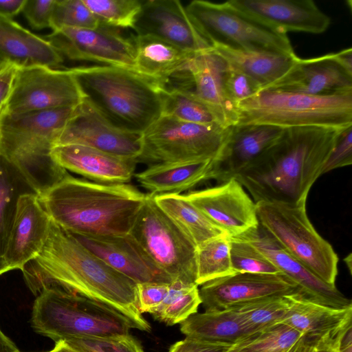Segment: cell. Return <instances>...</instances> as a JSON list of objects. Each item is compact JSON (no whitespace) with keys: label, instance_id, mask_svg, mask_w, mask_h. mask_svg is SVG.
Wrapping results in <instances>:
<instances>
[{"label":"cell","instance_id":"obj_1","mask_svg":"<svg viewBox=\"0 0 352 352\" xmlns=\"http://www.w3.org/2000/svg\"><path fill=\"white\" fill-rule=\"evenodd\" d=\"M21 271L35 296L43 289H54L87 297L120 311L139 330L151 331L139 311L137 283L113 269L52 220L41 252Z\"/></svg>","mask_w":352,"mask_h":352},{"label":"cell","instance_id":"obj_2","mask_svg":"<svg viewBox=\"0 0 352 352\" xmlns=\"http://www.w3.org/2000/svg\"><path fill=\"white\" fill-rule=\"evenodd\" d=\"M341 131L321 127L285 129L271 146L234 178L255 203L306 201Z\"/></svg>","mask_w":352,"mask_h":352},{"label":"cell","instance_id":"obj_3","mask_svg":"<svg viewBox=\"0 0 352 352\" xmlns=\"http://www.w3.org/2000/svg\"><path fill=\"white\" fill-rule=\"evenodd\" d=\"M50 219L75 235L130 232L146 194L129 184H107L67 173L38 195Z\"/></svg>","mask_w":352,"mask_h":352},{"label":"cell","instance_id":"obj_4","mask_svg":"<svg viewBox=\"0 0 352 352\" xmlns=\"http://www.w3.org/2000/svg\"><path fill=\"white\" fill-rule=\"evenodd\" d=\"M69 69L84 99L118 129L143 133L162 116L160 87L137 72L108 65Z\"/></svg>","mask_w":352,"mask_h":352},{"label":"cell","instance_id":"obj_5","mask_svg":"<svg viewBox=\"0 0 352 352\" xmlns=\"http://www.w3.org/2000/svg\"><path fill=\"white\" fill-rule=\"evenodd\" d=\"M76 107L0 113V152L16 166L38 195L68 173L54 162L50 152Z\"/></svg>","mask_w":352,"mask_h":352},{"label":"cell","instance_id":"obj_6","mask_svg":"<svg viewBox=\"0 0 352 352\" xmlns=\"http://www.w3.org/2000/svg\"><path fill=\"white\" fill-rule=\"evenodd\" d=\"M236 112V125L342 130L352 126V92L316 96L265 89L237 104Z\"/></svg>","mask_w":352,"mask_h":352},{"label":"cell","instance_id":"obj_7","mask_svg":"<svg viewBox=\"0 0 352 352\" xmlns=\"http://www.w3.org/2000/svg\"><path fill=\"white\" fill-rule=\"evenodd\" d=\"M34 331L55 342L70 338L112 337L129 334L138 325L116 309L95 300L64 291L45 289L34 301Z\"/></svg>","mask_w":352,"mask_h":352},{"label":"cell","instance_id":"obj_8","mask_svg":"<svg viewBox=\"0 0 352 352\" xmlns=\"http://www.w3.org/2000/svg\"><path fill=\"white\" fill-rule=\"evenodd\" d=\"M259 225L292 256L325 283L336 286L338 257L311 223L306 201L256 203Z\"/></svg>","mask_w":352,"mask_h":352},{"label":"cell","instance_id":"obj_9","mask_svg":"<svg viewBox=\"0 0 352 352\" xmlns=\"http://www.w3.org/2000/svg\"><path fill=\"white\" fill-rule=\"evenodd\" d=\"M232 128L186 122L162 115L143 132L142 149L137 163L153 165L215 160Z\"/></svg>","mask_w":352,"mask_h":352},{"label":"cell","instance_id":"obj_10","mask_svg":"<svg viewBox=\"0 0 352 352\" xmlns=\"http://www.w3.org/2000/svg\"><path fill=\"white\" fill-rule=\"evenodd\" d=\"M129 234L173 282L196 284L197 246L159 208L153 195L146 193Z\"/></svg>","mask_w":352,"mask_h":352},{"label":"cell","instance_id":"obj_11","mask_svg":"<svg viewBox=\"0 0 352 352\" xmlns=\"http://www.w3.org/2000/svg\"><path fill=\"white\" fill-rule=\"evenodd\" d=\"M185 8L196 30L210 46L219 45L239 50L296 54L286 34L251 20L226 2L194 0Z\"/></svg>","mask_w":352,"mask_h":352},{"label":"cell","instance_id":"obj_12","mask_svg":"<svg viewBox=\"0 0 352 352\" xmlns=\"http://www.w3.org/2000/svg\"><path fill=\"white\" fill-rule=\"evenodd\" d=\"M83 100L69 68H19L11 96L2 111L21 113L76 107Z\"/></svg>","mask_w":352,"mask_h":352},{"label":"cell","instance_id":"obj_13","mask_svg":"<svg viewBox=\"0 0 352 352\" xmlns=\"http://www.w3.org/2000/svg\"><path fill=\"white\" fill-rule=\"evenodd\" d=\"M63 56L135 72L136 52L132 38L119 29L101 24L93 29L63 28L43 36Z\"/></svg>","mask_w":352,"mask_h":352},{"label":"cell","instance_id":"obj_14","mask_svg":"<svg viewBox=\"0 0 352 352\" xmlns=\"http://www.w3.org/2000/svg\"><path fill=\"white\" fill-rule=\"evenodd\" d=\"M60 144L82 145L137 162L142 149V133L118 129L84 99L75 108L54 146Z\"/></svg>","mask_w":352,"mask_h":352},{"label":"cell","instance_id":"obj_15","mask_svg":"<svg viewBox=\"0 0 352 352\" xmlns=\"http://www.w3.org/2000/svg\"><path fill=\"white\" fill-rule=\"evenodd\" d=\"M184 195L230 237L243 234L259 226L256 203L234 177Z\"/></svg>","mask_w":352,"mask_h":352},{"label":"cell","instance_id":"obj_16","mask_svg":"<svg viewBox=\"0 0 352 352\" xmlns=\"http://www.w3.org/2000/svg\"><path fill=\"white\" fill-rule=\"evenodd\" d=\"M199 292L206 311L223 310L270 296H300L298 286L281 273H235L204 283Z\"/></svg>","mask_w":352,"mask_h":352},{"label":"cell","instance_id":"obj_17","mask_svg":"<svg viewBox=\"0 0 352 352\" xmlns=\"http://www.w3.org/2000/svg\"><path fill=\"white\" fill-rule=\"evenodd\" d=\"M242 15L274 31L325 32L331 18L311 0H230L226 2Z\"/></svg>","mask_w":352,"mask_h":352},{"label":"cell","instance_id":"obj_18","mask_svg":"<svg viewBox=\"0 0 352 352\" xmlns=\"http://www.w3.org/2000/svg\"><path fill=\"white\" fill-rule=\"evenodd\" d=\"M133 29L136 35L159 38L193 54L212 47L196 30L178 0L142 1Z\"/></svg>","mask_w":352,"mask_h":352},{"label":"cell","instance_id":"obj_19","mask_svg":"<svg viewBox=\"0 0 352 352\" xmlns=\"http://www.w3.org/2000/svg\"><path fill=\"white\" fill-rule=\"evenodd\" d=\"M255 247L279 272L291 279L300 290V298L333 308L352 306L351 300L329 285L287 253L260 225L237 236Z\"/></svg>","mask_w":352,"mask_h":352},{"label":"cell","instance_id":"obj_20","mask_svg":"<svg viewBox=\"0 0 352 352\" xmlns=\"http://www.w3.org/2000/svg\"><path fill=\"white\" fill-rule=\"evenodd\" d=\"M51 219L36 192L18 200L12 225L2 256L8 272L22 270L41 252L50 230Z\"/></svg>","mask_w":352,"mask_h":352},{"label":"cell","instance_id":"obj_21","mask_svg":"<svg viewBox=\"0 0 352 352\" xmlns=\"http://www.w3.org/2000/svg\"><path fill=\"white\" fill-rule=\"evenodd\" d=\"M73 235L107 265L137 284L173 282L129 233L106 236Z\"/></svg>","mask_w":352,"mask_h":352},{"label":"cell","instance_id":"obj_22","mask_svg":"<svg viewBox=\"0 0 352 352\" xmlns=\"http://www.w3.org/2000/svg\"><path fill=\"white\" fill-rule=\"evenodd\" d=\"M309 95L325 96L352 92V73L339 60L338 54L301 59L273 87Z\"/></svg>","mask_w":352,"mask_h":352},{"label":"cell","instance_id":"obj_23","mask_svg":"<svg viewBox=\"0 0 352 352\" xmlns=\"http://www.w3.org/2000/svg\"><path fill=\"white\" fill-rule=\"evenodd\" d=\"M50 155L67 171L91 181L107 184H129L134 177L137 162L78 144L54 146Z\"/></svg>","mask_w":352,"mask_h":352},{"label":"cell","instance_id":"obj_24","mask_svg":"<svg viewBox=\"0 0 352 352\" xmlns=\"http://www.w3.org/2000/svg\"><path fill=\"white\" fill-rule=\"evenodd\" d=\"M283 130L262 124L233 126L221 154L213 162L212 179L220 184L234 177L271 146Z\"/></svg>","mask_w":352,"mask_h":352},{"label":"cell","instance_id":"obj_25","mask_svg":"<svg viewBox=\"0 0 352 352\" xmlns=\"http://www.w3.org/2000/svg\"><path fill=\"white\" fill-rule=\"evenodd\" d=\"M226 64L210 49L196 54L188 63L193 82L192 91L225 128L236 125L235 107L228 99L223 77Z\"/></svg>","mask_w":352,"mask_h":352},{"label":"cell","instance_id":"obj_26","mask_svg":"<svg viewBox=\"0 0 352 352\" xmlns=\"http://www.w3.org/2000/svg\"><path fill=\"white\" fill-rule=\"evenodd\" d=\"M0 61L19 68L60 65L63 56L43 37L0 17Z\"/></svg>","mask_w":352,"mask_h":352},{"label":"cell","instance_id":"obj_27","mask_svg":"<svg viewBox=\"0 0 352 352\" xmlns=\"http://www.w3.org/2000/svg\"><path fill=\"white\" fill-rule=\"evenodd\" d=\"M289 309L280 322L311 340L318 342L352 325V306L333 308L305 300L298 295H289Z\"/></svg>","mask_w":352,"mask_h":352},{"label":"cell","instance_id":"obj_28","mask_svg":"<svg viewBox=\"0 0 352 352\" xmlns=\"http://www.w3.org/2000/svg\"><path fill=\"white\" fill-rule=\"evenodd\" d=\"M213 160L156 164L135 173L134 177L148 193L182 194L212 179Z\"/></svg>","mask_w":352,"mask_h":352},{"label":"cell","instance_id":"obj_29","mask_svg":"<svg viewBox=\"0 0 352 352\" xmlns=\"http://www.w3.org/2000/svg\"><path fill=\"white\" fill-rule=\"evenodd\" d=\"M132 39L136 52L135 72L160 87L186 69L190 58L196 55L149 35H133Z\"/></svg>","mask_w":352,"mask_h":352},{"label":"cell","instance_id":"obj_30","mask_svg":"<svg viewBox=\"0 0 352 352\" xmlns=\"http://www.w3.org/2000/svg\"><path fill=\"white\" fill-rule=\"evenodd\" d=\"M211 47L212 51L228 67L251 77L261 85L262 90L273 87L291 71L299 59L296 54L239 50L219 45Z\"/></svg>","mask_w":352,"mask_h":352},{"label":"cell","instance_id":"obj_31","mask_svg":"<svg viewBox=\"0 0 352 352\" xmlns=\"http://www.w3.org/2000/svg\"><path fill=\"white\" fill-rule=\"evenodd\" d=\"M153 196L159 208L197 247L213 239L228 236L194 206L184 194Z\"/></svg>","mask_w":352,"mask_h":352},{"label":"cell","instance_id":"obj_32","mask_svg":"<svg viewBox=\"0 0 352 352\" xmlns=\"http://www.w3.org/2000/svg\"><path fill=\"white\" fill-rule=\"evenodd\" d=\"M180 331L186 336L226 343L251 335L231 308L194 314L180 323Z\"/></svg>","mask_w":352,"mask_h":352},{"label":"cell","instance_id":"obj_33","mask_svg":"<svg viewBox=\"0 0 352 352\" xmlns=\"http://www.w3.org/2000/svg\"><path fill=\"white\" fill-rule=\"evenodd\" d=\"M30 192H36V191L16 166L0 152V258H1L14 220L19 198L24 194Z\"/></svg>","mask_w":352,"mask_h":352},{"label":"cell","instance_id":"obj_34","mask_svg":"<svg viewBox=\"0 0 352 352\" xmlns=\"http://www.w3.org/2000/svg\"><path fill=\"white\" fill-rule=\"evenodd\" d=\"M289 296L262 297L230 308L238 315L248 332L253 334L283 320L289 309Z\"/></svg>","mask_w":352,"mask_h":352},{"label":"cell","instance_id":"obj_35","mask_svg":"<svg viewBox=\"0 0 352 352\" xmlns=\"http://www.w3.org/2000/svg\"><path fill=\"white\" fill-rule=\"evenodd\" d=\"M201 303L198 285L173 281L166 298L150 314L167 325H174L196 314Z\"/></svg>","mask_w":352,"mask_h":352},{"label":"cell","instance_id":"obj_36","mask_svg":"<svg viewBox=\"0 0 352 352\" xmlns=\"http://www.w3.org/2000/svg\"><path fill=\"white\" fill-rule=\"evenodd\" d=\"M160 90L162 115L195 124H218L208 107L198 99L192 89L160 88Z\"/></svg>","mask_w":352,"mask_h":352},{"label":"cell","instance_id":"obj_37","mask_svg":"<svg viewBox=\"0 0 352 352\" xmlns=\"http://www.w3.org/2000/svg\"><path fill=\"white\" fill-rule=\"evenodd\" d=\"M196 285L235 274L230 259V236L210 240L197 247Z\"/></svg>","mask_w":352,"mask_h":352},{"label":"cell","instance_id":"obj_38","mask_svg":"<svg viewBox=\"0 0 352 352\" xmlns=\"http://www.w3.org/2000/svg\"><path fill=\"white\" fill-rule=\"evenodd\" d=\"M101 24L116 28H133L141 10L139 0H83Z\"/></svg>","mask_w":352,"mask_h":352},{"label":"cell","instance_id":"obj_39","mask_svg":"<svg viewBox=\"0 0 352 352\" xmlns=\"http://www.w3.org/2000/svg\"><path fill=\"white\" fill-rule=\"evenodd\" d=\"M230 254L235 273H280L255 247L239 236L230 237Z\"/></svg>","mask_w":352,"mask_h":352},{"label":"cell","instance_id":"obj_40","mask_svg":"<svg viewBox=\"0 0 352 352\" xmlns=\"http://www.w3.org/2000/svg\"><path fill=\"white\" fill-rule=\"evenodd\" d=\"M100 25L83 0H55L50 28L93 29Z\"/></svg>","mask_w":352,"mask_h":352},{"label":"cell","instance_id":"obj_41","mask_svg":"<svg viewBox=\"0 0 352 352\" xmlns=\"http://www.w3.org/2000/svg\"><path fill=\"white\" fill-rule=\"evenodd\" d=\"M302 336L298 330L279 322L261 331L239 352H282L294 345Z\"/></svg>","mask_w":352,"mask_h":352},{"label":"cell","instance_id":"obj_42","mask_svg":"<svg viewBox=\"0 0 352 352\" xmlns=\"http://www.w3.org/2000/svg\"><path fill=\"white\" fill-rule=\"evenodd\" d=\"M82 352H144L140 343L129 334L112 337H82L63 340Z\"/></svg>","mask_w":352,"mask_h":352},{"label":"cell","instance_id":"obj_43","mask_svg":"<svg viewBox=\"0 0 352 352\" xmlns=\"http://www.w3.org/2000/svg\"><path fill=\"white\" fill-rule=\"evenodd\" d=\"M223 82L226 95L235 107L262 90L261 85L248 75L226 65Z\"/></svg>","mask_w":352,"mask_h":352},{"label":"cell","instance_id":"obj_44","mask_svg":"<svg viewBox=\"0 0 352 352\" xmlns=\"http://www.w3.org/2000/svg\"><path fill=\"white\" fill-rule=\"evenodd\" d=\"M352 164V126L342 130L325 162L322 175Z\"/></svg>","mask_w":352,"mask_h":352},{"label":"cell","instance_id":"obj_45","mask_svg":"<svg viewBox=\"0 0 352 352\" xmlns=\"http://www.w3.org/2000/svg\"><path fill=\"white\" fill-rule=\"evenodd\" d=\"M170 283H143L137 284L138 308L141 314L151 313L168 294Z\"/></svg>","mask_w":352,"mask_h":352},{"label":"cell","instance_id":"obj_46","mask_svg":"<svg viewBox=\"0 0 352 352\" xmlns=\"http://www.w3.org/2000/svg\"><path fill=\"white\" fill-rule=\"evenodd\" d=\"M55 0H25L22 12L34 30L50 28Z\"/></svg>","mask_w":352,"mask_h":352},{"label":"cell","instance_id":"obj_47","mask_svg":"<svg viewBox=\"0 0 352 352\" xmlns=\"http://www.w3.org/2000/svg\"><path fill=\"white\" fill-rule=\"evenodd\" d=\"M235 343L214 342L186 336L174 343L168 352H226Z\"/></svg>","mask_w":352,"mask_h":352},{"label":"cell","instance_id":"obj_48","mask_svg":"<svg viewBox=\"0 0 352 352\" xmlns=\"http://www.w3.org/2000/svg\"><path fill=\"white\" fill-rule=\"evenodd\" d=\"M19 67L6 63L0 69V113L6 107L13 89Z\"/></svg>","mask_w":352,"mask_h":352},{"label":"cell","instance_id":"obj_49","mask_svg":"<svg viewBox=\"0 0 352 352\" xmlns=\"http://www.w3.org/2000/svg\"><path fill=\"white\" fill-rule=\"evenodd\" d=\"M348 328L336 335L320 340L310 352H340L339 349L340 341L342 336Z\"/></svg>","mask_w":352,"mask_h":352},{"label":"cell","instance_id":"obj_50","mask_svg":"<svg viewBox=\"0 0 352 352\" xmlns=\"http://www.w3.org/2000/svg\"><path fill=\"white\" fill-rule=\"evenodd\" d=\"M25 0L0 1V17L12 19L22 12Z\"/></svg>","mask_w":352,"mask_h":352},{"label":"cell","instance_id":"obj_51","mask_svg":"<svg viewBox=\"0 0 352 352\" xmlns=\"http://www.w3.org/2000/svg\"><path fill=\"white\" fill-rule=\"evenodd\" d=\"M318 342H314L303 335L294 345L282 352H310Z\"/></svg>","mask_w":352,"mask_h":352},{"label":"cell","instance_id":"obj_52","mask_svg":"<svg viewBox=\"0 0 352 352\" xmlns=\"http://www.w3.org/2000/svg\"><path fill=\"white\" fill-rule=\"evenodd\" d=\"M339 349L340 352H352V326L342 336Z\"/></svg>","mask_w":352,"mask_h":352},{"label":"cell","instance_id":"obj_53","mask_svg":"<svg viewBox=\"0 0 352 352\" xmlns=\"http://www.w3.org/2000/svg\"><path fill=\"white\" fill-rule=\"evenodd\" d=\"M0 352H20L13 342L0 329Z\"/></svg>","mask_w":352,"mask_h":352},{"label":"cell","instance_id":"obj_54","mask_svg":"<svg viewBox=\"0 0 352 352\" xmlns=\"http://www.w3.org/2000/svg\"><path fill=\"white\" fill-rule=\"evenodd\" d=\"M260 333L261 332H258L243 338V339L236 342L230 349H229L226 352H239V350L242 349L244 346L247 345L248 344L254 340L259 336Z\"/></svg>","mask_w":352,"mask_h":352},{"label":"cell","instance_id":"obj_55","mask_svg":"<svg viewBox=\"0 0 352 352\" xmlns=\"http://www.w3.org/2000/svg\"><path fill=\"white\" fill-rule=\"evenodd\" d=\"M47 352H82L77 349H75L63 340H59L56 342L54 347Z\"/></svg>","mask_w":352,"mask_h":352},{"label":"cell","instance_id":"obj_56","mask_svg":"<svg viewBox=\"0 0 352 352\" xmlns=\"http://www.w3.org/2000/svg\"><path fill=\"white\" fill-rule=\"evenodd\" d=\"M346 266L349 267L350 273H351V254H349L346 258H344Z\"/></svg>","mask_w":352,"mask_h":352},{"label":"cell","instance_id":"obj_57","mask_svg":"<svg viewBox=\"0 0 352 352\" xmlns=\"http://www.w3.org/2000/svg\"><path fill=\"white\" fill-rule=\"evenodd\" d=\"M8 270L5 266V265L3 264V259L1 258H0V275L7 272Z\"/></svg>","mask_w":352,"mask_h":352},{"label":"cell","instance_id":"obj_58","mask_svg":"<svg viewBox=\"0 0 352 352\" xmlns=\"http://www.w3.org/2000/svg\"><path fill=\"white\" fill-rule=\"evenodd\" d=\"M6 63L0 61V69L6 65Z\"/></svg>","mask_w":352,"mask_h":352}]
</instances>
